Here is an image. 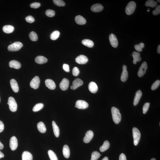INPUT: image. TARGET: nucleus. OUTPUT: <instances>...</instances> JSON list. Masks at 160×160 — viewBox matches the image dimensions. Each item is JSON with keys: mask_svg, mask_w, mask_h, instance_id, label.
Returning a JSON list of instances; mask_svg holds the SVG:
<instances>
[{"mask_svg": "<svg viewBox=\"0 0 160 160\" xmlns=\"http://www.w3.org/2000/svg\"><path fill=\"white\" fill-rule=\"evenodd\" d=\"M83 84V82L82 80L79 78H76L73 81V85L71 86L70 88L71 89L75 90Z\"/></svg>", "mask_w": 160, "mask_h": 160, "instance_id": "4468645a", "label": "nucleus"}, {"mask_svg": "<svg viewBox=\"0 0 160 160\" xmlns=\"http://www.w3.org/2000/svg\"><path fill=\"white\" fill-rule=\"evenodd\" d=\"M157 1L158 2V3H160V1H159H159H158V0H157Z\"/></svg>", "mask_w": 160, "mask_h": 160, "instance_id": "4d7b16f0", "label": "nucleus"}, {"mask_svg": "<svg viewBox=\"0 0 160 160\" xmlns=\"http://www.w3.org/2000/svg\"><path fill=\"white\" fill-rule=\"evenodd\" d=\"M142 92L140 90H139L137 91L135 96V97L134 101V106H136L138 104L142 96Z\"/></svg>", "mask_w": 160, "mask_h": 160, "instance_id": "aec40b11", "label": "nucleus"}, {"mask_svg": "<svg viewBox=\"0 0 160 160\" xmlns=\"http://www.w3.org/2000/svg\"><path fill=\"white\" fill-rule=\"evenodd\" d=\"M150 103H146L144 104L143 108V111L144 114H145L148 111L150 107Z\"/></svg>", "mask_w": 160, "mask_h": 160, "instance_id": "79ce46f5", "label": "nucleus"}, {"mask_svg": "<svg viewBox=\"0 0 160 160\" xmlns=\"http://www.w3.org/2000/svg\"><path fill=\"white\" fill-rule=\"evenodd\" d=\"M40 83V79L38 76H36L31 81L30 87L32 88L36 89L39 87Z\"/></svg>", "mask_w": 160, "mask_h": 160, "instance_id": "0eeeda50", "label": "nucleus"}, {"mask_svg": "<svg viewBox=\"0 0 160 160\" xmlns=\"http://www.w3.org/2000/svg\"><path fill=\"white\" fill-rule=\"evenodd\" d=\"M132 131L134 145L137 146L138 145L141 138V133L138 129L136 127L133 128Z\"/></svg>", "mask_w": 160, "mask_h": 160, "instance_id": "7ed1b4c3", "label": "nucleus"}, {"mask_svg": "<svg viewBox=\"0 0 160 160\" xmlns=\"http://www.w3.org/2000/svg\"><path fill=\"white\" fill-rule=\"evenodd\" d=\"M128 77V73L127 70V67L125 65H123V71L121 76L122 81L125 82L127 80Z\"/></svg>", "mask_w": 160, "mask_h": 160, "instance_id": "2eb2a0df", "label": "nucleus"}, {"mask_svg": "<svg viewBox=\"0 0 160 160\" xmlns=\"http://www.w3.org/2000/svg\"><path fill=\"white\" fill-rule=\"evenodd\" d=\"M46 86L49 89L53 90L56 87V85L54 82L50 79H47L45 81Z\"/></svg>", "mask_w": 160, "mask_h": 160, "instance_id": "dca6fc26", "label": "nucleus"}, {"mask_svg": "<svg viewBox=\"0 0 160 160\" xmlns=\"http://www.w3.org/2000/svg\"><path fill=\"white\" fill-rule=\"evenodd\" d=\"M136 4L134 1H131L127 4L125 8L126 14L128 15H131L136 9Z\"/></svg>", "mask_w": 160, "mask_h": 160, "instance_id": "20e7f679", "label": "nucleus"}, {"mask_svg": "<svg viewBox=\"0 0 160 160\" xmlns=\"http://www.w3.org/2000/svg\"><path fill=\"white\" fill-rule=\"evenodd\" d=\"M23 46L21 42H15L9 45L8 47V50L11 52H15L19 51Z\"/></svg>", "mask_w": 160, "mask_h": 160, "instance_id": "f03ea898", "label": "nucleus"}, {"mask_svg": "<svg viewBox=\"0 0 160 160\" xmlns=\"http://www.w3.org/2000/svg\"><path fill=\"white\" fill-rule=\"evenodd\" d=\"M40 5H41V4L40 3L35 2V3L31 4L30 6L31 8L36 9L39 8L40 6Z\"/></svg>", "mask_w": 160, "mask_h": 160, "instance_id": "49530a36", "label": "nucleus"}, {"mask_svg": "<svg viewBox=\"0 0 160 160\" xmlns=\"http://www.w3.org/2000/svg\"><path fill=\"white\" fill-rule=\"evenodd\" d=\"M69 81L68 79L64 78L60 82L59 86L61 89L62 91H66L68 88Z\"/></svg>", "mask_w": 160, "mask_h": 160, "instance_id": "ddd939ff", "label": "nucleus"}, {"mask_svg": "<svg viewBox=\"0 0 160 160\" xmlns=\"http://www.w3.org/2000/svg\"><path fill=\"white\" fill-rule=\"evenodd\" d=\"M35 62L39 64L46 63L48 62L47 58L42 56H38L36 57L35 59Z\"/></svg>", "mask_w": 160, "mask_h": 160, "instance_id": "412c9836", "label": "nucleus"}, {"mask_svg": "<svg viewBox=\"0 0 160 160\" xmlns=\"http://www.w3.org/2000/svg\"><path fill=\"white\" fill-rule=\"evenodd\" d=\"M160 13V5H158L157 6L156 9L153 11V14L154 15H157Z\"/></svg>", "mask_w": 160, "mask_h": 160, "instance_id": "a18cd8bd", "label": "nucleus"}, {"mask_svg": "<svg viewBox=\"0 0 160 160\" xmlns=\"http://www.w3.org/2000/svg\"><path fill=\"white\" fill-rule=\"evenodd\" d=\"M63 153L65 157L68 158L70 155V151L68 146L65 145L63 149Z\"/></svg>", "mask_w": 160, "mask_h": 160, "instance_id": "a878e982", "label": "nucleus"}, {"mask_svg": "<svg viewBox=\"0 0 160 160\" xmlns=\"http://www.w3.org/2000/svg\"><path fill=\"white\" fill-rule=\"evenodd\" d=\"M160 84V81L159 80H157L155 81L153 83V84L152 86L151 89L152 90H154L156 89L159 87Z\"/></svg>", "mask_w": 160, "mask_h": 160, "instance_id": "ea45409f", "label": "nucleus"}, {"mask_svg": "<svg viewBox=\"0 0 160 160\" xmlns=\"http://www.w3.org/2000/svg\"><path fill=\"white\" fill-rule=\"evenodd\" d=\"M25 20L26 22L29 23H32L35 21V19L34 17L31 15H29L25 18Z\"/></svg>", "mask_w": 160, "mask_h": 160, "instance_id": "37998d69", "label": "nucleus"}, {"mask_svg": "<svg viewBox=\"0 0 160 160\" xmlns=\"http://www.w3.org/2000/svg\"><path fill=\"white\" fill-rule=\"evenodd\" d=\"M9 65L11 68H13L16 69H19L21 67V64L19 62L16 60H12L9 63Z\"/></svg>", "mask_w": 160, "mask_h": 160, "instance_id": "b1692460", "label": "nucleus"}, {"mask_svg": "<svg viewBox=\"0 0 160 160\" xmlns=\"http://www.w3.org/2000/svg\"><path fill=\"white\" fill-rule=\"evenodd\" d=\"M140 54L139 53L134 51L132 53V56L133 58V63L134 64H136L137 62H140L142 58L140 57Z\"/></svg>", "mask_w": 160, "mask_h": 160, "instance_id": "4be33fe9", "label": "nucleus"}, {"mask_svg": "<svg viewBox=\"0 0 160 160\" xmlns=\"http://www.w3.org/2000/svg\"><path fill=\"white\" fill-rule=\"evenodd\" d=\"M4 155L3 153L0 151V159L4 157Z\"/></svg>", "mask_w": 160, "mask_h": 160, "instance_id": "603ef678", "label": "nucleus"}, {"mask_svg": "<svg viewBox=\"0 0 160 160\" xmlns=\"http://www.w3.org/2000/svg\"><path fill=\"white\" fill-rule=\"evenodd\" d=\"M109 39L111 46L114 48H116L118 46V41L115 35L111 34L109 36Z\"/></svg>", "mask_w": 160, "mask_h": 160, "instance_id": "9d476101", "label": "nucleus"}, {"mask_svg": "<svg viewBox=\"0 0 160 160\" xmlns=\"http://www.w3.org/2000/svg\"><path fill=\"white\" fill-rule=\"evenodd\" d=\"M3 30L4 33L10 34L12 33L14 31V27L12 25H7L4 26Z\"/></svg>", "mask_w": 160, "mask_h": 160, "instance_id": "cd10ccee", "label": "nucleus"}, {"mask_svg": "<svg viewBox=\"0 0 160 160\" xmlns=\"http://www.w3.org/2000/svg\"><path fill=\"white\" fill-rule=\"evenodd\" d=\"M60 35V33L58 31H54L50 35L51 39L52 40H57L59 37Z\"/></svg>", "mask_w": 160, "mask_h": 160, "instance_id": "473e14b6", "label": "nucleus"}, {"mask_svg": "<svg viewBox=\"0 0 160 160\" xmlns=\"http://www.w3.org/2000/svg\"><path fill=\"white\" fill-rule=\"evenodd\" d=\"M82 43L85 46L91 48L93 47L94 45V43L92 40L89 39H85L82 40Z\"/></svg>", "mask_w": 160, "mask_h": 160, "instance_id": "c756f323", "label": "nucleus"}, {"mask_svg": "<svg viewBox=\"0 0 160 160\" xmlns=\"http://www.w3.org/2000/svg\"><path fill=\"white\" fill-rule=\"evenodd\" d=\"M103 9V6L100 4H96L91 6V10L93 12L97 13L102 11Z\"/></svg>", "mask_w": 160, "mask_h": 160, "instance_id": "f3484780", "label": "nucleus"}, {"mask_svg": "<svg viewBox=\"0 0 160 160\" xmlns=\"http://www.w3.org/2000/svg\"><path fill=\"white\" fill-rule=\"evenodd\" d=\"M18 146V140L16 137L13 136L10 140V146L11 149L14 151L16 149Z\"/></svg>", "mask_w": 160, "mask_h": 160, "instance_id": "1a4fd4ad", "label": "nucleus"}, {"mask_svg": "<svg viewBox=\"0 0 160 160\" xmlns=\"http://www.w3.org/2000/svg\"><path fill=\"white\" fill-rule=\"evenodd\" d=\"M119 160H127L125 155L123 153H121L119 157Z\"/></svg>", "mask_w": 160, "mask_h": 160, "instance_id": "09e8293b", "label": "nucleus"}, {"mask_svg": "<svg viewBox=\"0 0 160 160\" xmlns=\"http://www.w3.org/2000/svg\"><path fill=\"white\" fill-rule=\"evenodd\" d=\"M145 5L148 7L154 8L157 5V3L156 1L153 0H149L146 1Z\"/></svg>", "mask_w": 160, "mask_h": 160, "instance_id": "2f4dec72", "label": "nucleus"}, {"mask_svg": "<svg viewBox=\"0 0 160 160\" xmlns=\"http://www.w3.org/2000/svg\"><path fill=\"white\" fill-rule=\"evenodd\" d=\"M111 112L113 120L116 124H118L120 122L121 119V115L118 108L113 107L111 109Z\"/></svg>", "mask_w": 160, "mask_h": 160, "instance_id": "f257e3e1", "label": "nucleus"}, {"mask_svg": "<svg viewBox=\"0 0 160 160\" xmlns=\"http://www.w3.org/2000/svg\"><path fill=\"white\" fill-rule=\"evenodd\" d=\"M4 148V145L3 144H2L1 141H0V150H2Z\"/></svg>", "mask_w": 160, "mask_h": 160, "instance_id": "3c124183", "label": "nucleus"}, {"mask_svg": "<svg viewBox=\"0 0 160 160\" xmlns=\"http://www.w3.org/2000/svg\"><path fill=\"white\" fill-rule=\"evenodd\" d=\"M29 37L32 41H37L38 40V36L37 34L34 31H31L29 35Z\"/></svg>", "mask_w": 160, "mask_h": 160, "instance_id": "c9c22d12", "label": "nucleus"}, {"mask_svg": "<svg viewBox=\"0 0 160 160\" xmlns=\"http://www.w3.org/2000/svg\"><path fill=\"white\" fill-rule=\"evenodd\" d=\"M0 101H1V98H0Z\"/></svg>", "mask_w": 160, "mask_h": 160, "instance_id": "bf43d9fd", "label": "nucleus"}, {"mask_svg": "<svg viewBox=\"0 0 160 160\" xmlns=\"http://www.w3.org/2000/svg\"><path fill=\"white\" fill-rule=\"evenodd\" d=\"M93 136L94 134L93 131L91 130L88 131L83 139V141L85 143H89L93 138Z\"/></svg>", "mask_w": 160, "mask_h": 160, "instance_id": "9b49d317", "label": "nucleus"}, {"mask_svg": "<svg viewBox=\"0 0 160 160\" xmlns=\"http://www.w3.org/2000/svg\"><path fill=\"white\" fill-rule=\"evenodd\" d=\"M110 144L109 141H106L103 143V145L100 148V152H103L107 150L109 148Z\"/></svg>", "mask_w": 160, "mask_h": 160, "instance_id": "7c9ffc66", "label": "nucleus"}, {"mask_svg": "<svg viewBox=\"0 0 160 160\" xmlns=\"http://www.w3.org/2000/svg\"><path fill=\"white\" fill-rule=\"evenodd\" d=\"M9 108L11 111L15 112L17 109V104L14 98L12 97H9L8 99Z\"/></svg>", "mask_w": 160, "mask_h": 160, "instance_id": "39448f33", "label": "nucleus"}, {"mask_svg": "<svg viewBox=\"0 0 160 160\" xmlns=\"http://www.w3.org/2000/svg\"><path fill=\"white\" fill-rule=\"evenodd\" d=\"M145 47V45L142 42L140 43L139 44L135 45L134 48L138 52H141L142 51V48Z\"/></svg>", "mask_w": 160, "mask_h": 160, "instance_id": "4c0bfd02", "label": "nucleus"}, {"mask_svg": "<svg viewBox=\"0 0 160 160\" xmlns=\"http://www.w3.org/2000/svg\"><path fill=\"white\" fill-rule=\"evenodd\" d=\"M53 131L54 134L56 137L59 136L60 134V130L59 127L56 124L55 121H53L52 122Z\"/></svg>", "mask_w": 160, "mask_h": 160, "instance_id": "bb28decb", "label": "nucleus"}, {"mask_svg": "<svg viewBox=\"0 0 160 160\" xmlns=\"http://www.w3.org/2000/svg\"><path fill=\"white\" fill-rule=\"evenodd\" d=\"M37 127L39 131L42 133H44L46 132V128L45 124L42 122H39L37 124Z\"/></svg>", "mask_w": 160, "mask_h": 160, "instance_id": "c85d7f7f", "label": "nucleus"}, {"mask_svg": "<svg viewBox=\"0 0 160 160\" xmlns=\"http://www.w3.org/2000/svg\"><path fill=\"white\" fill-rule=\"evenodd\" d=\"M55 14L54 11L51 10H48L46 11V14L47 16L51 17L55 15Z\"/></svg>", "mask_w": 160, "mask_h": 160, "instance_id": "a19ab883", "label": "nucleus"}, {"mask_svg": "<svg viewBox=\"0 0 160 160\" xmlns=\"http://www.w3.org/2000/svg\"><path fill=\"white\" fill-rule=\"evenodd\" d=\"M75 21L76 23L80 25H84L86 22L85 18L80 15L76 16L75 18Z\"/></svg>", "mask_w": 160, "mask_h": 160, "instance_id": "5701e85b", "label": "nucleus"}, {"mask_svg": "<svg viewBox=\"0 0 160 160\" xmlns=\"http://www.w3.org/2000/svg\"><path fill=\"white\" fill-rule=\"evenodd\" d=\"M89 91L93 93H96L98 90V87L96 83L91 82L89 83Z\"/></svg>", "mask_w": 160, "mask_h": 160, "instance_id": "a211bd4d", "label": "nucleus"}, {"mask_svg": "<svg viewBox=\"0 0 160 160\" xmlns=\"http://www.w3.org/2000/svg\"><path fill=\"white\" fill-rule=\"evenodd\" d=\"M76 107L79 109H84L88 107L89 105L86 101L82 100H78L76 101Z\"/></svg>", "mask_w": 160, "mask_h": 160, "instance_id": "6e6552de", "label": "nucleus"}, {"mask_svg": "<svg viewBox=\"0 0 160 160\" xmlns=\"http://www.w3.org/2000/svg\"><path fill=\"white\" fill-rule=\"evenodd\" d=\"M102 160H109V159L107 157H105Z\"/></svg>", "mask_w": 160, "mask_h": 160, "instance_id": "5fc2aeb1", "label": "nucleus"}, {"mask_svg": "<svg viewBox=\"0 0 160 160\" xmlns=\"http://www.w3.org/2000/svg\"><path fill=\"white\" fill-rule=\"evenodd\" d=\"M101 155L100 153L97 151H94L92 153L91 159L90 160H97Z\"/></svg>", "mask_w": 160, "mask_h": 160, "instance_id": "e433bc0d", "label": "nucleus"}, {"mask_svg": "<svg viewBox=\"0 0 160 160\" xmlns=\"http://www.w3.org/2000/svg\"><path fill=\"white\" fill-rule=\"evenodd\" d=\"M53 2L54 4L58 6L63 7L65 5V2L62 0H53Z\"/></svg>", "mask_w": 160, "mask_h": 160, "instance_id": "58836bf2", "label": "nucleus"}, {"mask_svg": "<svg viewBox=\"0 0 160 160\" xmlns=\"http://www.w3.org/2000/svg\"><path fill=\"white\" fill-rule=\"evenodd\" d=\"M80 73L79 69L77 67H74L73 70V74L74 76H77Z\"/></svg>", "mask_w": 160, "mask_h": 160, "instance_id": "c03bdc74", "label": "nucleus"}, {"mask_svg": "<svg viewBox=\"0 0 160 160\" xmlns=\"http://www.w3.org/2000/svg\"><path fill=\"white\" fill-rule=\"evenodd\" d=\"M4 128V125L3 122L1 121H0V133H1L3 131Z\"/></svg>", "mask_w": 160, "mask_h": 160, "instance_id": "8fccbe9b", "label": "nucleus"}, {"mask_svg": "<svg viewBox=\"0 0 160 160\" xmlns=\"http://www.w3.org/2000/svg\"><path fill=\"white\" fill-rule=\"evenodd\" d=\"M75 61L79 64H83L86 63L88 61V59L85 56L80 55L76 58Z\"/></svg>", "mask_w": 160, "mask_h": 160, "instance_id": "f8f14e48", "label": "nucleus"}, {"mask_svg": "<svg viewBox=\"0 0 160 160\" xmlns=\"http://www.w3.org/2000/svg\"><path fill=\"white\" fill-rule=\"evenodd\" d=\"M22 160H32V154L28 151H24L22 154Z\"/></svg>", "mask_w": 160, "mask_h": 160, "instance_id": "393cba45", "label": "nucleus"}, {"mask_svg": "<svg viewBox=\"0 0 160 160\" xmlns=\"http://www.w3.org/2000/svg\"><path fill=\"white\" fill-rule=\"evenodd\" d=\"M147 11H148V12H149L150 11L149 10H147Z\"/></svg>", "mask_w": 160, "mask_h": 160, "instance_id": "13d9d810", "label": "nucleus"}, {"mask_svg": "<svg viewBox=\"0 0 160 160\" xmlns=\"http://www.w3.org/2000/svg\"><path fill=\"white\" fill-rule=\"evenodd\" d=\"M150 160H156V159L155 158H153L151 159Z\"/></svg>", "mask_w": 160, "mask_h": 160, "instance_id": "6e6d98bb", "label": "nucleus"}, {"mask_svg": "<svg viewBox=\"0 0 160 160\" xmlns=\"http://www.w3.org/2000/svg\"><path fill=\"white\" fill-rule=\"evenodd\" d=\"M63 69L67 73H68L70 71L69 67V65L67 64H64L63 65Z\"/></svg>", "mask_w": 160, "mask_h": 160, "instance_id": "de8ad7c7", "label": "nucleus"}, {"mask_svg": "<svg viewBox=\"0 0 160 160\" xmlns=\"http://www.w3.org/2000/svg\"><path fill=\"white\" fill-rule=\"evenodd\" d=\"M10 84L13 91L17 93L19 91V87L16 81L14 79H12L10 81Z\"/></svg>", "mask_w": 160, "mask_h": 160, "instance_id": "6ab92c4d", "label": "nucleus"}, {"mask_svg": "<svg viewBox=\"0 0 160 160\" xmlns=\"http://www.w3.org/2000/svg\"><path fill=\"white\" fill-rule=\"evenodd\" d=\"M147 69V63L145 62H144L141 65L139 69L138 73V75L139 77H141L143 76L145 74Z\"/></svg>", "mask_w": 160, "mask_h": 160, "instance_id": "423d86ee", "label": "nucleus"}, {"mask_svg": "<svg viewBox=\"0 0 160 160\" xmlns=\"http://www.w3.org/2000/svg\"><path fill=\"white\" fill-rule=\"evenodd\" d=\"M157 52L159 54L160 53V45H159V46L158 47L157 49Z\"/></svg>", "mask_w": 160, "mask_h": 160, "instance_id": "864d4df0", "label": "nucleus"}, {"mask_svg": "<svg viewBox=\"0 0 160 160\" xmlns=\"http://www.w3.org/2000/svg\"><path fill=\"white\" fill-rule=\"evenodd\" d=\"M48 153L49 158L51 160H58L57 156L52 150H49Z\"/></svg>", "mask_w": 160, "mask_h": 160, "instance_id": "72a5a7b5", "label": "nucleus"}, {"mask_svg": "<svg viewBox=\"0 0 160 160\" xmlns=\"http://www.w3.org/2000/svg\"><path fill=\"white\" fill-rule=\"evenodd\" d=\"M44 107V104L42 103H38L36 104L33 108L34 112H37L42 109Z\"/></svg>", "mask_w": 160, "mask_h": 160, "instance_id": "f704fd0d", "label": "nucleus"}]
</instances>
